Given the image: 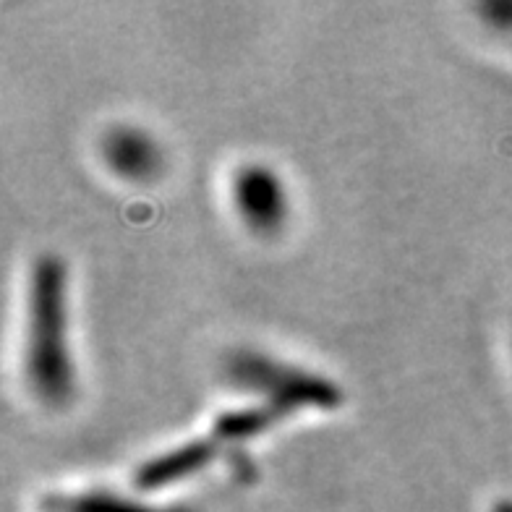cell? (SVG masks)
<instances>
[{
    "instance_id": "1",
    "label": "cell",
    "mask_w": 512,
    "mask_h": 512,
    "mask_svg": "<svg viewBox=\"0 0 512 512\" xmlns=\"http://www.w3.org/2000/svg\"><path fill=\"white\" fill-rule=\"evenodd\" d=\"M24 353V371L34 398L48 408L71 403L76 369L68 343V275L58 256H40L32 267Z\"/></svg>"
},
{
    "instance_id": "2",
    "label": "cell",
    "mask_w": 512,
    "mask_h": 512,
    "mask_svg": "<svg viewBox=\"0 0 512 512\" xmlns=\"http://www.w3.org/2000/svg\"><path fill=\"white\" fill-rule=\"evenodd\" d=\"M228 377L241 390L259 395L264 405H270L280 416L304 408L327 411L340 403V390L330 379L267 358L262 353H236L230 358Z\"/></svg>"
},
{
    "instance_id": "3",
    "label": "cell",
    "mask_w": 512,
    "mask_h": 512,
    "mask_svg": "<svg viewBox=\"0 0 512 512\" xmlns=\"http://www.w3.org/2000/svg\"><path fill=\"white\" fill-rule=\"evenodd\" d=\"M233 202L243 225L256 236H275L288 223V191L275 170L251 162L233 178Z\"/></svg>"
},
{
    "instance_id": "4",
    "label": "cell",
    "mask_w": 512,
    "mask_h": 512,
    "mask_svg": "<svg viewBox=\"0 0 512 512\" xmlns=\"http://www.w3.org/2000/svg\"><path fill=\"white\" fill-rule=\"evenodd\" d=\"M102 160L110 173L128 183H147L160 176L162 149L144 128L115 126L102 136Z\"/></svg>"
},
{
    "instance_id": "5",
    "label": "cell",
    "mask_w": 512,
    "mask_h": 512,
    "mask_svg": "<svg viewBox=\"0 0 512 512\" xmlns=\"http://www.w3.org/2000/svg\"><path fill=\"white\" fill-rule=\"evenodd\" d=\"M217 452H220V445L212 437H199L194 442L173 447V450L162 452L139 468L136 486L155 492V489H165V486H173L183 479H191L217 458Z\"/></svg>"
},
{
    "instance_id": "6",
    "label": "cell",
    "mask_w": 512,
    "mask_h": 512,
    "mask_svg": "<svg viewBox=\"0 0 512 512\" xmlns=\"http://www.w3.org/2000/svg\"><path fill=\"white\" fill-rule=\"evenodd\" d=\"M277 418H283L270 405H254V408H241V411H228L215 421V429L209 437L215 439L217 445L223 442H243V439H254L256 434L267 432Z\"/></svg>"
},
{
    "instance_id": "7",
    "label": "cell",
    "mask_w": 512,
    "mask_h": 512,
    "mask_svg": "<svg viewBox=\"0 0 512 512\" xmlns=\"http://www.w3.org/2000/svg\"><path fill=\"white\" fill-rule=\"evenodd\" d=\"M71 507H74V512H157L134 505V502H123V499L110 497V494H89V497L76 499Z\"/></svg>"
}]
</instances>
